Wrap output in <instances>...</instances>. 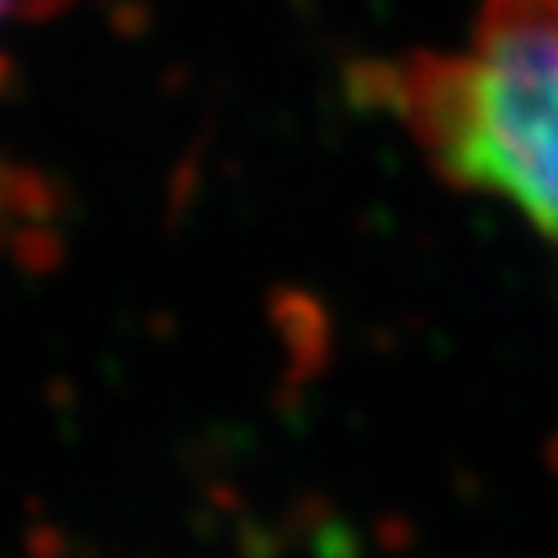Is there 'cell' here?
I'll list each match as a JSON object with an SVG mask.
<instances>
[{"label":"cell","instance_id":"2","mask_svg":"<svg viewBox=\"0 0 558 558\" xmlns=\"http://www.w3.org/2000/svg\"><path fill=\"white\" fill-rule=\"evenodd\" d=\"M16 4H20V0H0V24H4L12 12H16Z\"/></svg>","mask_w":558,"mask_h":558},{"label":"cell","instance_id":"1","mask_svg":"<svg viewBox=\"0 0 558 558\" xmlns=\"http://www.w3.org/2000/svg\"><path fill=\"white\" fill-rule=\"evenodd\" d=\"M368 94L442 183L558 248V0H481L462 47L376 62Z\"/></svg>","mask_w":558,"mask_h":558}]
</instances>
